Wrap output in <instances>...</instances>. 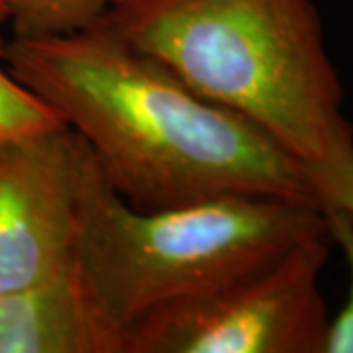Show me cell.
<instances>
[{
	"instance_id": "9c48e42d",
	"label": "cell",
	"mask_w": 353,
	"mask_h": 353,
	"mask_svg": "<svg viewBox=\"0 0 353 353\" xmlns=\"http://www.w3.org/2000/svg\"><path fill=\"white\" fill-rule=\"evenodd\" d=\"M326 230L332 243L343 253L350 273L347 299L338 314L330 320L324 353H353V218L340 208H324Z\"/></svg>"
},
{
	"instance_id": "277c9868",
	"label": "cell",
	"mask_w": 353,
	"mask_h": 353,
	"mask_svg": "<svg viewBox=\"0 0 353 353\" xmlns=\"http://www.w3.org/2000/svg\"><path fill=\"white\" fill-rule=\"evenodd\" d=\"M328 230L275 261L138 318L122 353H324Z\"/></svg>"
},
{
	"instance_id": "ba28073f",
	"label": "cell",
	"mask_w": 353,
	"mask_h": 353,
	"mask_svg": "<svg viewBox=\"0 0 353 353\" xmlns=\"http://www.w3.org/2000/svg\"><path fill=\"white\" fill-rule=\"evenodd\" d=\"M4 41L6 39L0 36V138L30 134L61 124L43 102L8 73L2 61Z\"/></svg>"
},
{
	"instance_id": "6da1fadb",
	"label": "cell",
	"mask_w": 353,
	"mask_h": 353,
	"mask_svg": "<svg viewBox=\"0 0 353 353\" xmlns=\"http://www.w3.org/2000/svg\"><path fill=\"white\" fill-rule=\"evenodd\" d=\"M2 61L85 141L104 181L134 208L228 194L320 206L310 165L102 26L59 38H12L2 46Z\"/></svg>"
},
{
	"instance_id": "52a82bcc",
	"label": "cell",
	"mask_w": 353,
	"mask_h": 353,
	"mask_svg": "<svg viewBox=\"0 0 353 353\" xmlns=\"http://www.w3.org/2000/svg\"><path fill=\"white\" fill-rule=\"evenodd\" d=\"M116 0H8L14 38L71 36L101 24Z\"/></svg>"
},
{
	"instance_id": "8992f818",
	"label": "cell",
	"mask_w": 353,
	"mask_h": 353,
	"mask_svg": "<svg viewBox=\"0 0 353 353\" xmlns=\"http://www.w3.org/2000/svg\"><path fill=\"white\" fill-rule=\"evenodd\" d=\"M0 353H122V330L79 265L0 292Z\"/></svg>"
},
{
	"instance_id": "7a4b0ae2",
	"label": "cell",
	"mask_w": 353,
	"mask_h": 353,
	"mask_svg": "<svg viewBox=\"0 0 353 353\" xmlns=\"http://www.w3.org/2000/svg\"><path fill=\"white\" fill-rule=\"evenodd\" d=\"M99 26L306 165L353 139L312 0H116Z\"/></svg>"
},
{
	"instance_id": "3957f363",
	"label": "cell",
	"mask_w": 353,
	"mask_h": 353,
	"mask_svg": "<svg viewBox=\"0 0 353 353\" xmlns=\"http://www.w3.org/2000/svg\"><path fill=\"white\" fill-rule=\"evenodd\" d=\"M324 232L320 206L261 194L139 210L104 181L88 153L75 257L124 334L155 308L259 269Z\"/></svg>"
},
{
	"instance_id": "30bf717a",
	"label": "cell",
	"mask_w": 353,
	"mask_h": 353,
	"mask_svg": "<svg viewBox=\"0 0 353 353\" xmlns=\"http://www.w3.org/2000/svg\"><path fill=\"white\" fill-rule=\"evenodd\" d=\"M320 206L340 208L353 218V139L341 143L320 163L310 165Z\"/></svg>"
},
{
	"instance_id": "8fae6325",
	"label": "cell",
	"mask_w": 353,
	"mask_h": 353,
	"mask_svg": "<svg viewBox=\"0 0 353 353\" xmlns=\"http://www.w3.org/2000/svg\"><path fill=\"white\" fill-rule=\"evenodd\" d=\"M8 22V0H0V26Z\"/></svg>"
},
{
	"instance_id": "5b68a950",
	"label": "cell",
	"mask_w": 353,
	"mask_h": 353,
	"mask_svg": "<svg viewBox=\"0 0 353 353\" xmlns=\"http://www.w3.org/2000/svg\"><path fill=\"white\" fill-rule=\"evenodd\" d=\"M85 141L65 124L0 138V292L75 263Z\"/></svg>"
}]
</instances>
